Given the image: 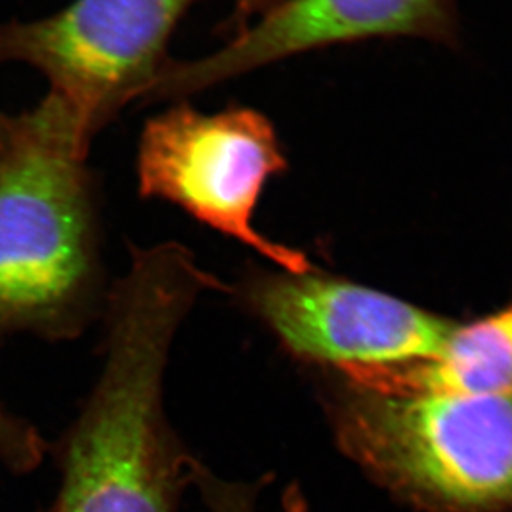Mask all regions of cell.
<instances>
[{"mask_svg": "<svg viewBox=\"0 0 512 512\" xmlns=\"http://www.w3.org/2000/svg\"><path fill=\"white\" fill-rule=\"evenodd\" d=\"M213 290L228 286L180 243L132 250L107 301L104 368L60 443L54 512H175L202 466L168 424L163 380L178 326Z\"/></svg>", "mask_w": 512, "mask_h": 512, "instance_id": "cell-1", "label": "cell"}, {"mask_svg": "<svg viewBox=\"0 0 512 512\" xmlns=\"http://www.w3.org/2000/svg\"><path fill=\"white\" fill-rule=\"evenodd\" d=\"M92 137L49 94L0 155V341L72 340L102 298Z\"/></svg>", "mask_w": 512, "mask_h": 512, "instance_id": "cell-2", "label": "cell"}, {"mask_svg": "<svg viewBox=\"0 0 512 512\" xmlns=\"http://www.w3.org/2000/svg\"><path fill=\"white\" fill-rule=\"evenodd\" d=\"M338 378L336 441L378 483L429 512L512 511V394L391 396Z\"/></svg>", "mask_w": 512, "mask_h": 512, "instance_id": "cell-3", "label": "cell"}, {"mask_svg": "<svg viewBox=\"0 0 512 512\" xmlns=\"http://www.w3.org/2000/svg\"><path fill=\"white\" fill-rule=\"evenodd\" d=\"M288 168L275 127L258 110L203 114L178 104L148 120L138 143V193L175 203L193 218L273 261L313 268L305 253L263 237L253 213L271 177Z\"/></svg>", "mask_w": 512, "mask_h": 512, "instance_id": "cell-4", "label": "cell"}, {"mask_svg": "<svg viewBox=\"0 0 512 512\" xmlns=\"http://www.w3.org/2000/svg\"><path fill=\"white\" fill-rule=\"evenodd\" d=\"M195 0H75L45 19L0 25V64L39 70L87 135L143 99Z\"/></svg>", "mask_w": 512, "mask_h": 512, "instance_id": "cell-5", "label": "cell"}, {"mask_svg": "<svg viewBox=\"0 0 512 512\" xmlns=\"http://www.w3.org/2000/svg\"><path fill=\"white\" fill-rule=\"evenodd\" d=\"M235 295L293 360L328 370L429 358L456 328L394 296L315 268H252Z\"/></svg>", "mask_w": 512, "mask_h": 512, "instance_id": "cell-6", "label": "cell"}, {"mask_svg": "<svg viewBox=\"0 0 512 512\" xmlns=\"http://www.w3.org/2000/svg\"><path fill=\"white\" fill-rule=\"evenodd\" d=\"M456 0H281L215 54L170 60L147 102L187 99L278 60L371 39H424L458 47Z\"/></svg>", "mask_w": 512, "mask_h": 512, "instance_id": "cell-7", "label": "cell"}, {"mask_svg": "<svg viewBox=\"0 0 512 512\" xmlns=\"http://www.w3.org/2000/svg\"><path fill=\"white\" fill-rule=\"evenodd\" d=\"M331 371L391 396L512 394V306L474 325L456 326L443 348L429 358Z\"/></svg>", "mask_w": 512, "mask_h": 512, "instance_id": "cell-8", "label": "cell"}, {"mask_svg": "<svg viewBox=\"0 0 512 512\" xmlns=\"http://www.w3.org/2000/svg\"><path fill=\"white\" fill-rule=\"evenodd\" d=\"M44 451L39 431L0 406V461L14 471L27 473L37 468Z\"/></svg>", "mask_w": 512, "mask_h": 512, "instance_id": "cell-9", "label": "cell"}, {"mask_svg": "<svg viewBox=\"0 0 512 512\" xmlns=\"http://www.w3.org/2000/svg\"><path fill=\"white\" fill-rule=\"evenodd\" d=\"M280 2L281 0H233V14L227 22V29L233 35L240 34L243 29H247L252 17H261Z\"/></svg>", "mask_w": 512, "mask_h": 512, "instance_id": "cell-10", "label": "cell"}, {"mask_svg": "<svg viewBox=\"0 0 512 512\" xmlns=\"http://www.w3.org/2000/svg\"><path fill=\"white\" fill-rule=\"evenodd\" d=\"M283 508H285V512H308L306 511L303 494L300 493V489L296 488V486H291L286 491L285 499H283Z\"/></svg>", "mask_w": 512, "mask_h": 512, "instance_id": "cell-11", "label": "cell"}, {"mask_svg": "<svg viewBox=\"0 0 512 512\" xmlns=\"http://www.w3.org/2000/svg\"><path fill=\"white\" fill-rule=\"evenodd\" d=\"M14 120V117H9L4 112H0V155L5 152V148H7L10 138H12Z\"/></svg>", "mask_w": 512, "mask_h": 512, "instance_id": "cell-12", "label": "cell"}]
</instances>
